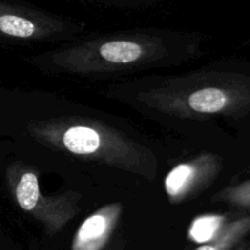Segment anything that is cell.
Wrapping results in <instances>:
<instances>
[{
	"label": "cell",
	"mask_w": 250,
	"mask_h": 250,
	"mask_svg": "<svg viewBox=\"0 0 250 250\" xmlns=\"http://www.w3.org/2000/svg\"><path fill=\"white\" fill-rule=\"evenodd\" d=\"M188 103L194 111L215 114L226 109L229 104V97L220 88H204L193 93Z\"/></svg>",
	"instance_id": "1"
},
{
	"label": "cell",
	"mask_w": 250,
	"mask_h": 250,
	"mask_svg": "<svg viewBox=\"0 0 250 250\" xmlns=\"http://www.w3.org/2000/svg\"><path fill=\"white\" fill-rule=\"evenodd\" d=\"M63 144L75 154L94 153L100 146L99 134L88 127H72L63 134Z\"/></svg>",
	"instance_id": "2"
},
{
	"label": "cell",
	"mask_w": 250,
	"mask_h": 250,
	"mask_svg": "<svg viewBox=\"0 0 250 250\" xmlns=\"http://www.w3.org/2000/svg\"><path fill=\"white\" fill-rule=\"evenodd\" d=\"M39 26L32 17L15 12L0 14V32L15 38H31Z\"/></svg>",
	"instance_id": "3"
},
{
	"label": "cell",
	"mask_w": 250,
	"mask_h": 250,
	"mask_svg": "<svg viewBox=\"0 0 250 250\" xmlns=\"http://www.w3.org/2000/svg\"><path fill=\"white\" fill-rule=\"evenodd\" d=\"M142 53V46L129 41H111L100 46L102 58L115 63H128L136 61Z\"/></svg>",
	"instance_id": "4"
},
{
	"label": "cell",
	"mask_w": 250,
	"mask_h": 250,
	"mask_svg": "<svg viewBox=\"0 0 250 250\" xmlns=\"http://www.w3.org/2000/svg\"><path fill=\"white\" fill-rule=\"evenodd\" d=\"M248 232H250V217H244L229 225L214 243L202 246L197 250H229Z\"/></svg>",
	"instance_id": "5"
},
{
	"label": "cell",
	"mask_w": 250,
	"mask_h": 250,
	"mask_svg": "<svg viewBox=\"0 0 250 250\" xmlns=\"http://www.w3.org/2000/svg\"><path fill=\"white\" fill-rule=\"evenodd\" d=\"M16 198L19 205L26 211L33 209L39 198L38 180L33 173H24L16 187Z\"/></svg>",
	"instance_id": "6"
},
{
	"label": "cell",
	"mask_w": 250,
	"mask_h": 250,
	"mask_svg": "<svg viewBox=\"0 0 250 250\" xmlns=\"http://www.w3.org/2000/svg\"><path fill=\"white\" fill-rule=\"evenodd\" d=\"M224 219L220 216H205L197 220L190 229V237L198 243L211 241L221 227Z\"/></svg>",
	"instance_id": "7"
},
{
	"label": "cell",
	"mask_w": 250,
	"mask_h": 250,
	"mask_svg": "<svg viewBox=\"0 0 250 250\" xmlns=\"http://www.w3.org/2000/svg\"><path fill=\"white\" fill-rule=\"evenodd\" d=\"M193 172V168L188 165H180L170 172V175L166 178V190L170 195H176L187 180L189 178L190 173Z\"/></svg>",
	"instance_id": "8"
},
{
	"label": "cell",
	"mask_w": 250,
	"mask_h": 250,
	"mask_svg": "<svg viewBox=\"0 0 250 250\" xmlns=\"http://www.w3.org/2000/svg\"><path fill=\"white\" fill-rule=\"evenodd\" d=\"M229 198L233 200L236 204L242 205V207L250 208V181L243 183V185L238 186L231 190L229 193Z\"/></svg>",
	"instance_id": "9"
}]
</instances>
